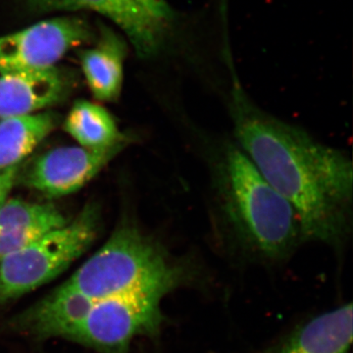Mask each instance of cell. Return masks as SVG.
<instances>
[{
	"instance_id": "obj_9",
	"label": "cell",
	"mask_w": 353,
	"mask_h": 353,
	"mask_svg": "<svg viewBox=\"0 0 353 353\" xmlns=\"http://www.w3.org/2000/svg\"><path fill=\"white\" fill-rule=\"evenodd\" d=\"M95 303L64 285L38 301L11 322L21 333L38 339L65 338Z\"/></svg>"
},
{
	"instance_id": "obj_10",
	"label": "cell",
	"mask_w": 353,
	"mask_h": 353,
	"mask_svg": "<svg viewBox=\"0 0 353 353\" xmlns=\"http://www.w3.org/2000/svg\"><path fill=\"white\" fill-rule=\"evenodd\" d=\"M352 304L316 316L263 353H350Z\"/></svg>"
},
{
	"instance_id": "obj_16",
	"label": "cell",
	"mask_w": 353,
	"mask_h": 353,
	"mask_svg": "<svg viewBox=\"0 0 353 353\" xmlns=\"http://www.w3.org/2000/svg\"><path fill=\"white\" fill-rule=\"evenodd\" d=\"M18 166L0 170V205L6 201L17 176Z\"/></svg>"
},
{
	"instance_id": "obj_6",
	"label": "cell",
	"mask_w": 353,
	"mask_h": 353,
	"mask_svg": "<svg viewBox=\"0 0 353 353\" xmlns=\"http://www.w3.org/2000/svg\"><path fill=\"white\" fill-rule=\"evenodd\" d=\"M32 10H90L108 18L127 34L141 58L157 57L163 50L174 21L165 0H27Z\"/></svg>"
},
{
	"instance_id": "obj_15",
	"label": "cell",
	"mask_w": 353,
	"mask_h": 353,
	"mask_svg": "<svg viewBox=\"0 0 353 353\" xmlns=\"http://www.w3.org/2000/svg\"><path fill=\"white\" fill-rule=\"evenodd\" d=\"M64 129L80 146L90 150H108L126 146L128 143L108 109L88 101L74 103L65 120Z\"/></svg>"
},
{
	"instance_id": "obj_8",
	"label": "cell",
	"mask_w": 353,
	"mask_h": 353,
	"mask_svg": "<svg viewBox=\"0 0 353 353\" xmlns=\"http://www.w3.org/2000/svg\"><path fill=\"white\" fill-rule=\"evenodd\" d=\"M125 148L90 150L83 146H64L44 153L34 162L28 183L46 196H68L82 189Z\"/></svg>"
},
{
	"instance_id": "obj_2",
	"label": "cell",
	"mask_w": 353,
	"mask_h": 353,
	"mask_svg": "<svg viewBox=\"0 0 353 353\" xmlns=\"http://www.w3.org/2000/svg\"><path fill=\"white\" fill-rule=\"evenodd\" d=\"M185 129L208 175L209 225L227 253L257 263H281L303 245L292 206L269 185L233 137L192 121Z\"/></svg>"
},
{
	"instance_id": "obj_3",
	"label": "cell",
	"mask_w": 353,
	"mask_h": 353,
	"mask_svg": "<svg viewBox=\"0 0 353 353\" xmlns=\"http://www.w3.org/2000/svg\"><path fill=\"white\" fill-rule=\"evenodd\" d=\"M196 267L192 259L172 254L138 225L126 222L63 285L94 301L125 296L163 299L188 284Z\"/></svg>"
},
{
	"instance_id": "obj_12",
	"label": "cell",
	"mask_w": 353,
	"mask_h": 353,
	"mask_svg": "<svg viewBox=\"0 0 353 353\" xmlns=\"http://www.w3.org/2000/svg\"><path fill=\"white\" fill-rule=\"evenodd\" d=\"M68 222L51 204L7 199L0 205V259Z\"/></svg>"
},
{
	"instance_id": "obj_11",
	"label": "cell",
	"mask_w": 353,
	"mask_h": 353,
	"mask_svg": "<svg viewBox=\"0 0 353 353\" xmlns=\"http://www.w3.org/2000/svg\"><path fill=\"white\" fill-rule=\"evenodd\" d=\"M0 75V118L38 113L63 94V79L55 67Z\"/></svg>"
},
{
	"instance_id": "obj_7",
	"label": "cell",
	"mask_w": 353,
	"mask_h": 353,
	"mask_svg": "<svg viewBox=\"0 0 353 353\" xmlns=\"http://www.w3.org/2000/svg\"><path fill=\"white\" fill-rule=\"evenodd\" d=\"M90 38V26L78 17L44 20L0 37V74L54 68L71 48Z\"/></svg>"
},
{
	"instance_id": "obj_1",
	"label": "cell",
	"mask_w": 353,
	"mask_h": 353,
	"mask_svg": "<svg viewBox=\"0 0 353 353\" xmlns=\"http://www.w3.org/2000/svg\"><path fill=\"white\" fill-rule=\"evenodd\" d=\"M232 79L225 95L232 137L294 209L303 243L343 252L353 227L352 157L265 110L246 94L234 73Z\"/></svg>"
},
{
	"instance_id": "obj_5",
	"label": "cell",
	"mask_w": 353,
	"mask_h": 353,
	"mask_svg": "<svg viewBox=\"0 0 353 353\" xmlns=\"http://www.w3.org/2000/svg\"><path fill=\"white\" fill-rule=\"evenodd\" d=\"M162 299L114 296L97 301L64 339L103 353H128L139 336L157 334L163 321Z\"/></svg>"
},
{
	"instance_id": "obj_13",
	"label": "cell",
	"mask_w": 353,
	"mask_h": 353,
	"mask_svg": "<svg viewBox=\"0 0 353 353\" xmlns=\"http://www.w3.org/2000/svg\"><path fill=\"white\" fill-rule=\"evenodd\" d=\"M126 57V41L110 28L101 26L94 48L83 50L80 57L83 75L95 99L114 101L120 97Z\"/></svg>"
},
{
	"instance_id": "obj_14",
	"label": "cell",
	"mask_w": 353,
	"mask_h": 353,
	"mask_svg": "<svg viewBox=\"0 0 353 353\" xmlns=\"http://www.w3.org/2000/svg\"><path fill=\"white\" fill-rule=\"evenodd\" d=\"M55 125L57 118L48 112L0 118V170L18 166Z\"/></svg>"
},
{
	"instance_id": "obj_4",
	"label": "cell",
	"mask_w": 353,
	"mask_h": 353,
	"mask_svg": "<svg viewBox=\"0 0 353 353\" xmlns=\"http://www.w3.org/2000/svg\"><path fill=\"white\" fill-rule=\"evenodd\" d=\"M97 229V212L88 206L76 219L0 259V301L18 299L57 278L87 252Z\"/></svg>"
}]
</instances>
